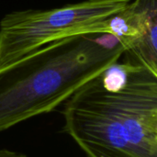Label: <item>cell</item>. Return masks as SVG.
Masks as SVG:
<instances>
[{
  "label": "cell",
  "mask_w": 157,
  "mask_h": 157,
  "mask_svg": "<svg viewBox=\"0 0 157 157\" xmlns=\"http://www.w3.org/2000/svg\"><path fill=\"white\" fill-rule=\"evenodd\" d=\"M63 132L88 157H157V73L116 62L64 102Z\"/></svg>",
  "instance_id": "6da1fadb"
},
{
  "label": "cell",
  "mask_w": 157,
  "mask_h": 157,
  "mask_svg": "<svg viewBox=\"0 0 157 157\" xmlns=\"http://www.w3.org/2000/svg\"><path fill=\"white\" fill-rule=\"evenodd\" d=\"M124 63L157 73V0H135L112 18Z\"/></svg>",
  "instance_id": "277c9868"
},
{
  "label": "cell",
  "mask_w": 157,
  "mask_h": 157,
  "mask_svg": "<svg viewBox=\"0 0 157 157\" xmlns=\"http://www.w3.org/2000/svg\"><path fill=\"white\" fill-rule=\"evenodd\" d=\"M130 0H86L47 10H22L0 22V67L57 40L88 33L112 34V18Z\"/></svg>",
  "instance_id": "3957f363"
},
{
  "label": "cell",
  "mask_w": 157,
  "mask_h": 157,
  "mask_svg": "<svg viewBox=\"0 0 157 157\" xmlns=\"http://www.w3.org/2000/svg\"><path fill=\"white\" fill-rule=\"evenodd\" d=\"M0 157H27L24 154L6 149H0Z\"/></svg>",
  "instance_id": "5b68a950"
},
{
  "label": "cell",
  "mask_w": 157,
  "mask_h": 157,
  "mask_svg": "<svg viewBox=\"0 0 157 157\" xmlns=\"http://www.w3.org/2000/svg\"><path fill=\"white\" fill-rule=\"evenodd\" d=\"M109 33L69 36L0 67V132L64 103L123 53Z\"/></svg>",
  "instance_id": "7a4b0ae2"
}]
</instances>
